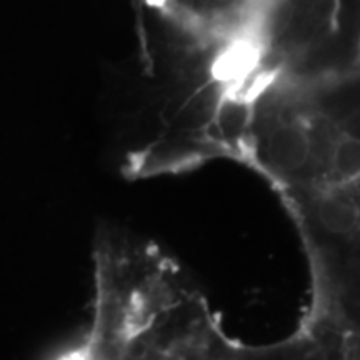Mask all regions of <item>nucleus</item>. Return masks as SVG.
Wrapping results in <instances>:
<instances>
[{"label": "nucleus", "mask_w": 360, "mask_h": 360, "mask_svg": "<svg viewBox=\"0 0 360 360\" xmlns=\"http://www.w3.org/2000/svg\"><path fill=\"white\" fill-rule=\"evenodd\" d=\"M332 165L335 174L344 180H355L360 177V141L345 137L335 146L332 155Z\"/></svg>", "instance_id": "3"}, {"label": "nucleus", "mask_w": 360, "mask_h": 360, "mask_svg": "<svg viewBox=\"0 0 360 360\" xmlns=\"http://www.w3.org/2000/svg\"><path fill=\"white\" fill-rule=\"evenodd\" d=\"M317 217L332 233H349L359 222L357 207L339 195H327L319 202Z\"/></svg>", "instance_id": "2"}, {"label": "nucleus", "mask_w": 360, "mask_h": 360, "mask_svg": "<svg viewBox=\"0 0 360 360\" xmlns=\"http://www.w3.org/2000/svg\"><path fill=\"white\" fill-rule=\"evenodd\" d=\"M270 167L281 172H297L310 159V135L302 125L285 122L270 130L264 146Z\"/></svg>", "instance_id": "1"}]
</instances>
